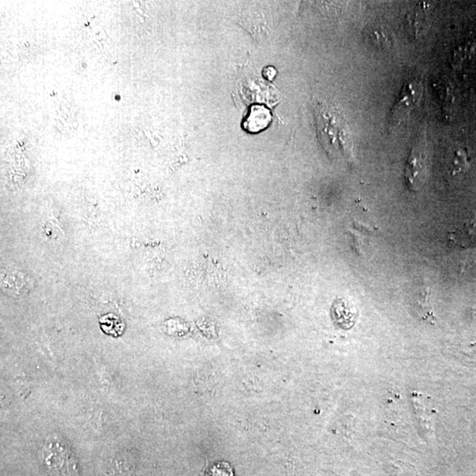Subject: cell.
I'll list each match as a JSON object with an SVG mask.
<instances>
[{
  "instance_id": "8",
  "label": "cell",
  "mask_w": 476,
  "mask_h": 476,
  "mask_svg": "<svg viewBox=\"0 0 476 476\" xmlns=\"http://www.w3.org/2000/svg\"><path fill=\"white\" fill-rule=\"evenodd\" d=\"M206 476H233V470L229 464L220 462L208 469Z\"/></svg>"
},
{
  "instance_id": "6",
  "label": "cell",
  "mask_w": 476,
  "mask_h": 476,
  "mask_svg": "<svg viewBox=\"0 0 476 476\" xmlns=\"http://www.w3.org/2000/svg\"><path fill=\"white\" fill-rule=\"evenodd\" d=\"M406 20H407L408 30L413 36L418 37V35L423 30L427 20L425 10L416 8L414 11L408 13V18Z\"/></svg>"
},
{
  "instance_id": "1",
  "label": "cell",
  "mask_w": 476,
  "mask_h": 476,
  "mask_svg": "<svg viewBox=\"0 0 476 476\" xmlns=\"http://www.w3.org/2000/svg\"><path fill=\"white\" fill-rule=\"evenodd\" d=\"M314 118L318 137L325 151L334 158L352 163L355 160L353 135L339 108L317 101L314 104Z\"/></svg>"
},
{
  "instance_id": "7",
  "label": "cell",
  "mask_w": 476,
  "mask_h": 476,
  "mask_svg": "<svg viewBox=\"0 0 476 476\" xmlns=\"http://www.w3.org/2000/svg\"><path fill=\"white\" fill-rule=\"evenodd\" d=\"M467 163L468 156L465 150L462 149L454 150L453 160H451V173H458L465 170Z\"/></svg>"
},
{
  "instance_id": "4",
  "label": "cell",
  "mask_w": 476,
  "mask_h": 476,
  "mask_svg": "<svg viewBox=\"0 0 476 476\" xmlns=\"http://www.w3.org/2000/svg\"><path fill=\"white\" fill-rule=\"evenodd\" d=\"M416 418L421 426L423 433L427 437H433L437 411L432 398L429 395L414 392L412 394Z\"/></svg>"
},
{
  "instance_id": "2",
  "label": "cell",
  "mask_w": 476,
  "mask_h": 476,
  "mask_svg": "<svg viewBox=\"0 0 476 476\" xmlns=\"http://www.w3.org/2000/svg\"><path fill=\"white\" fill-rule=\"evenodd\" d=\"M430 160L425 132L418 136L411 149L405 169V180L409 190L418 192L429 176Z\"/></svg>"
},
{
  "instance_id": "5",
  "label": "cell",
  "mask_w": 476,
  "mask_h": 476,
  "mask_svg": "<svg viewBox=\"0 0 476 476\" xmlns=\"http://www.w3.org/2000/svg\"><path fill=\"white\" fill-rule=\"evenodd\" d=\"M272 120L270 111L263 106H253L250 110L244 127L248 132H256L263 130Z\"/></svg>"
},
{
  "instance_id": "9",
  "label": "cell",
  "mask_w": 476,
  "mask_h": 476,
  "mask_svg": "<svg viewBox=\"0 0 476 476\" xmlns=\"http://www.w3.org/2000/svg\"><path fill=\"white\" fill-rule=\"evenodd\" d=\"M265 76L267 77L268 80H273L275 76V71L274 68H268L265 71Z\"/></svg>"
},
{
  "instance_id": "3",
  "label": "cell",
  "mask_w": 476,
  "mask_h": 476,
  "mask_svg": "<svg viewBox=\"0 0 476 476\" xmlns=\"http://www.w3.org/2000/svg\"><path fill=\"white\" fill-rule=\"evenodd\" d=\"M423 92L422 82L418 79H413L406 82L399 96L396 103L392 108L389 125L391 130H394L407 120L411 111L418 106Z\"/></svg>"
}]
</instances>
